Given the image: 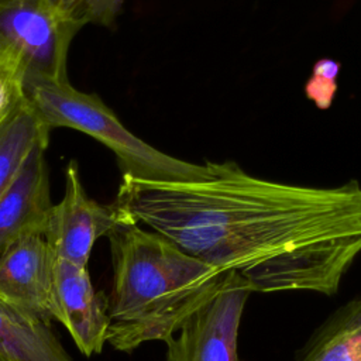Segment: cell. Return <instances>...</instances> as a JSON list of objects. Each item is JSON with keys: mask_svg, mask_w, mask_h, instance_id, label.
Returning a JSON list of instances; mask_svg holds the SVG:
<instances>
[{"mask_svg": "<svg viewBox=\"0 0 361 361\" xmlns=\"http://www.w3.org/2000/svg\"><path fill=\"white\" fill-rule=\"evenodd\" d=\"M82 27L49 0H0V47L18 61L25 85L68 80V51Z\"/></svg>", "mask_w": 361, "mask_h": 361, "instance_id": "277c9868", "label": "cell"}, {"mask_svg": "<svg viewBox=\"0 0 361 361\" xmlns=\"http://www.w3.org/2000/svg\"><path fill=\"white\" fill-rule=\"evenodd\" d=\"M357 324H361V298L348 303V306H345L340 312V314L333 319V322L329 324V327L324 330V333L320 338L327 337L338 330L348 329V327H353Z\"/></svg>", "mask_w": 361, "mask_h": 361, "instance_id": "2e32d148", "label": "cell"}, {"mask_svg": "<svg viewBox=\"0 0 361 361\" xmlns=\"http://www.w3.org/2000/svg\"><path fill=\"white\" fill-rule=\"evenodd\" d=\"M0 361H21V360H17V358H14V357H11V355H8V354L0 351Z\"/></svg>", "mask_w": 361, "mask_h": 361, "instance_id": "ac0fdd59", "label": "cell"}, {"mask_svg": "<svg viewBox=\"0 0 361 361\" xmlns=\"http://www.w3.org/2000/svg\"><path fill=\"white\" fill-rule=\"evenodd\" d=\"M124 0H73L72 14L83 25L93 23L111 27L123 7Z\"/></svg>", "mask_w": 361, "mask_h": 361, "instance_id": "9a60e30c", "label": "cell"}, {"mask_svg": "<svg viewBox=\"0 0 361 361\" xmlns=\"http://www.w3.org/2000/svg\"><path fill=\"white\" fill-rule=\"evenodd\" d=\"M49 133L28 99L0 127V197L14 183L32 149L48 144Z\"/></svg>", "mask_w": 361, "mask_h": 361, "instance_id": "8fae6325", "label": "cell"}, {"mask_svg": "<svg viewBox=\"0 0 361 361\" xmlns=\"http://www.w3.org/2000/svg\"><path fill=\"white\" fill-rule=\"evenodd\" d=\"M25 94L51 131L58 127L73 128L111 149L123 175L154 180H196L210 171L212 162H188L147 144L124 127L99 96L75 89L69 80L31 82L25 85Z\"/></svg>", "mask_w": 361, "mask_h": 361, "instance_id": "3957f363", "label": "cell"}, {"mask_svg": "<svg viewBox=\"0 0 361 361\" xmlns=\"http://www.w3.org/2000/svg\"><path fill=\"white\" fill-rule=\"evenodd\" d=\"M0 296L48 324L58 319L55 255L45 235H23L0 254Z\"/></svg>", "mask_w": 361, "mask_h": 361, "instance_id": "52a82bcc", "label": "cell"}, {"mask_svg": "<svg viewBox=\"0 0 361 361\" xmlns=\"http://www.w3.org/2000/svg\"><path fill=\"white\" fill-rule=\"evenodd\" d=\"M107 237L113 259L107 343L118 351L168 341L226 279L227 272L140 224H121Z\"/></svg>", "mask_w": 361, "mask_h": 361, "instance_id": "7a4b0ae2", "label": "cell"}, {"mask_svg": "<svg viewBox=\"0 0 361 361\" xmlns=\"http://www.w3.org/2000/svg\"><path fill=\"white\" fill-rule=\"evenodd\" d=\"M303 361H361V324L319 338Z\"/></svg>", "mask_w": 361, "mask_h": 361, "instance_id": "7c38bea8", "label": "cell"}, {"mask_svg": "<svg viewBox=\"0 0 361 361\" xmlns=\"http://www.w3.org/2000/svg\"><path fill=\"white\" fill-rule=\"evenodd\" d=\"M127 223L131 221L113 202L102 204L87 196L78 164L71 161L65 169L63 197L54 204L45 233L55 259L87 267L96 240Z\"/></svg>", "mask_w": 361, "mask_h": 361, "instance_id": "8992f818", "label": "cell"}, {"mask_svg": "<svg viewBox=\"0 0 361 361\" xmlns=\"http://www.w3.org/2000/svg\"><path fill=\"white\" fill-rule=\"evenodd\" d=\"M250 293L247 281L228 271L221 288L165 341V361H238V329Z\"/></svg>", "mask_w": 361, "mask_h": 361, "instance_id": "5b68a950", "label": "cell"}, {"mask_svg": "<svg viewBox=\"0 0 361 361\" xmlns=\"http://www.w3.org/2000/svg\"><path fill=\"white\" fill-rule=\"evenodd\" d=\"M0 351L21 361H72L51 324L1 296Z\"/></svg>", "mask_w": 361, "mask_h": 361, "instance_id": "30bf717a", "label": "cell"}, {"mask_svg": "<svg viewBox=\"0 0 361 361\" xmlns=\"http://www.w3.org/2000/svg\"><path fill=\"white\" fill-rule=\"evenodd\" d=\"M56 322L85 355L102 353L109 333V298L96 292L87 267L55 259Z\"/></svg>", "mask_w": 361, "mask_h": 361, "instance_id": "ba28073f", "label": "cell"}, {"mask_svg": "<svg viewBox=\"0 0 361 361\" xmlns=\"http://www.w3.org/2000/svg\"><path fill=\"white\" fill-rule=\"evenodd\" d=\"M113 203L185 254L241 275L252 292H337L361 252V185L314 188L212 162L196 180L123 175Z\"/></svg>", "mask_w": 361, "mask_h": 361, "instance_id": "6da1fadb", "label": "cell"}, {"mask_svg": "<svg viewBox=\"0 0 361 361\" xmlns=\"http://www.w3.org/2000/svg\"><path fill=\"white\" fill-rule=\"evenodd\" d=\"M37 145L20 175L0 197V254L27 234L45 235L52 212L45 149Z\"/></svg>", "mask_w": 361, "mask_h": 361, "instance_id": "9c48e42d", "label": "cell"}, {"mask_svg": "<svg viewBox=\"0 0 361 361\" xmlns=\"http://www.w3.org/2000/svg\"><path fill=\"white\" fill-rule=\"evenodd\" d=\"M340 73V62L323 58L314 62L312 75L305 83V94L317 109L326 110L331 106L337 93V78Z\"/></svg>", "mask_w": 361, "mask_h": 361, "instance_id": "5bb4252c", "label": "cell"}, {"mask_svg": "<svg viewBox=\"0 0 361 361\" xmlns=\"http://www.w3.org/2000/svg\"><path fill=\"white\" fill-rule=\"evenodd\" d=\"M51 3H54L56 7H59L62 11H65L66 14H69L71 17L72 16V0H49Z\"/></svg>", "mask_w": 361, "mask_h": 361, "instance_id": "e0dca14e", "label": "cell"}, {"mask_svg": "<svg viewBox=\"0 0 361 361\" xmlns=\"http://www.w3.org/2000/svg\"><path fill=\"white\" fill-rule=\"evenodd\" d=\"M25 100L23 69L18 61L0 47V127Z\"/></svg>", "mask_w": 361, "mask_h": 361, "instance_id": "4fadbf2b", "label": "cell"}]
</instances>
